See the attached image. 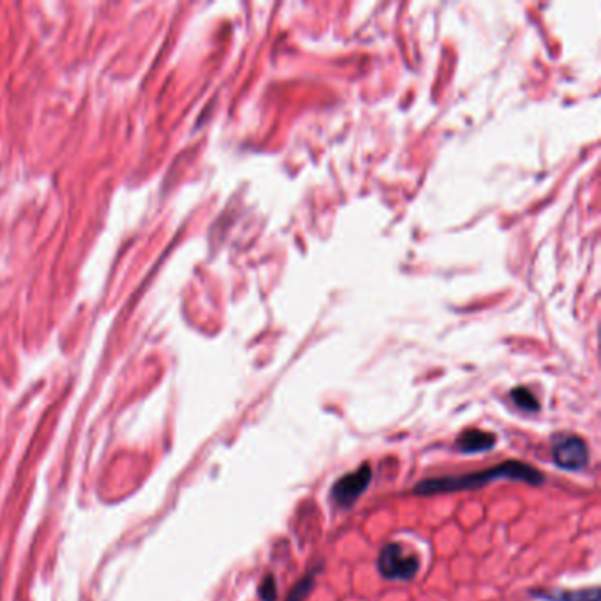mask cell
Returning <instances> with one entry per match:
<instances>
[{"label": "cell", "mask_w": 601, "mask_h": 601, "mask_svg": "<svg viewBox=\"0 0 601 601\" xmlns=\"http://www.w3.org/2000/svg\"><path fill=\"white\" fill-rule=\"evenodd\" d=\"M495 480H511L527 483L531 486H540L545 483V477L536 468L520 463V461H506L494 468L483 470L478 473L461 475V477H439V478H427L415 485L413 492L416 495H436V494H450V492H463V490H475L481 488L486 483Z\"/></svg>", "instance_id": "obj_1"}, {"label": "cell", "mask_w": 601, "mask_h": 601, "mask_svg": "<svg viewBox=\"0 0 601 601\" xmlns=\"http://www.w3.org/2000/svg\"><path fill=\"white\" fill-rule=\"evenodd\" d=\"M420 568L415 556H407L399 543H388L377 559L379 573L388 581H411Z\"/></svg>", "instance_id": "obj_2"}, {"label": "cell", "mask_w": 601, "mask_h": 601, "mask_svg": "<svg viewBox=\"0 0 601 601\" xmlns=\"http://www.w3.org/2000/svg\"><path fill=\"white\" fill-rule=\"evenodd\" d=\"M554 463L566 471H582L589 463L588 443L579 436H561L552 447Z\"/></svg>", "instance_id": "obj_3"}, {"label": "cell", "mask_w": 601, "mask_h": 601, "mask_svg": "<svg viewBox=\"0 0 601 601\" xmlns=\"http://www.w3.org/2000/svg\"><path fill=\"white\" fill-rule=\"evenodd\" d=\"M370 481H372V468L367 463L361 464L360 468L355 470L353 473L344 475L332 486V497L336 504L341 508L353 506L357 499L367 490Z\"/></svg>", "instance_id": "obj_4"}, {"label": "cell", "mask_w": 601, "mask_h": 601, "mask_svg": "<svg viewBox=\"0 0 601 601\" xmlns=\"http://www.w3.org/2000/svg\"><path fill=\"white\" fill-rule=\"evenodd\" d=\"M495 436L490 432H483V431H477V429H470L464 431L455 445L463 454H481L486 450H492L495 445Z\"/></svg>", "instance_id": "obj_5"}, {"label": "cell", "mask_w": 601, "mask_h": 601, "mask_svg": "<svg viewBox=\"0 0 601 601\" xmlns=\"http://www.w3.org/2000/svg\"><path fill=\"white\" fill-rule=\"evenodd\" d=\"M533 597L545 601H600V588L579 589V591L545 589V591H533Z\"/></svg>", "instance_id": "obj_6"}, {"label": "cell", "mask_w": 601, "mask_h": 601, "mask_svg": "<svg viewBox=\"0 0 601 601\" xmlns=\"http://www.w3.org/2000/svg\"><path fill=\"white\" fill-rule=\"evenodd\" d=\"M321 568H323V565H318V566H314L309 573H305V575L295 584V588L289 591V595H288L286 601L307 600V597L311 595V591H312V588H314V584H316V577L321 573Z\"/></svg>", "instance_id": "obj_7"}, {"label": "cell", "mask_w": 601, "mask_h": 601, "mask_svg": "<svg viewBox=\"0 0 601 601\" xmlns=\"http://www.w3.org/2000/svg\"><path fill=\"white\" fill-rule=\"evenodd\" d=\"M511 399H513V402H515L520 409H524V411H527V413H534V411L540 409V404H538L536 397H534L533 391L527 390L526 386H518V388L511 390Z\"/></svg>", "instance_id": "obj_8"}, {"label": "cell", "mask_w": 601, "mask_h": 601, "mask_svg": "<svg viewBox=\"0 0 601 601\" xmlns=\"http://www.w3.org/2000/svg\"><path fill=\"white\" fill-rule=\"evenodd\" d=\"M257 597L261 601H275L277 600V582L273 579V575H266L259 588H257Z\"/></svg>", "instance_id": "obj_9"}]
</instances>
